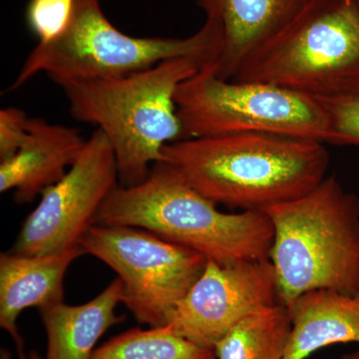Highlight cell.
<instances>
[{
	"mask_svg": "<svg viewBox=\"0 0 359 359\" xmlns=\"http://www.w3.org/2000/svg\"><path fill=\"white\" fill-rule=\"evenodd\" d=\"M341 359H359V349L354 351V353L346 354V355L342 356Z\"/></svg>",
	"mask_w": 359,
	"mask_h": 359,
	"instance_id": "obj_22",
	"label": "cell"
},
{
	"mask_svg": "<svg viewBox=\"0 0 359 359\" xmlns=\"http://www.w3.org/2000/svg\"><path fill=\"white\" fill-rule=\"evenodd\" d=\"M231 80L276 85L311 97L358 83L359 0H306Z\"/></svg>",
	"mask_w": 359,
	"mask_h": 359,
	"instance_id": "obj_6",
	"label": "cell"
},
{
	"mask_svg": "<svg viewBox=\"0 0 359 359\" xmlns=\"http://www.w3.org/2000/svg\"><path fill=\"white\" fill-rule=\"evenodd\" d=\"M221 46V29L212 21L205 20L186 39L130 36L106 18L100 0H74L65 32L33 48L8 91L21 88L40 73L63 87L131 74L174 58L196 59L205 67L216 63Z\"/></svg>",
	"mask_w": 359,
	"mask_h": 359,
	"instance_id": "obj_5",
	"label": "cell"
},
{
	"mask_svg": "<svg viewBox=\"0 0 359 359\" xmlns=\"http://www.w3.org/2000/svg\"><path fill=\"white\" fill-rule=\"evenodd\" d=\"M292 320L287 306H264L238 323L215 347L218 359H283Z\"/></svg>",
	"mask_w": 359,
	"mask_h": 359,
	"instance_id": "obj_16",
	"label": "cell"
},
{
	"mask_svg": "<svg viewBox=\"0 0 359 359\" xmlns=\"http://www.w3.org/2000/svg\"><path fill=\"white\" fill-rule=\"evenodd\" d=\"M266 212L273 228L269 261L280 304L289 306L309 290L358 292L359 197L334 175Z\"/></svg>",
	"mask_w": 359,
	"mask_h": 359,
	"instance_id": "obj_4",
	"label": "cell"
},
{
	"mask_svg": "<svg viewBox=\"0 0 359 359\" xmlns=\"http://www.w3.org/2000/svg\"><path fill=\"white\" fill-rule=\"evenodd\" d=\"M87 252L78 245L63 252L25 256L0 255V327L11 335L16 351H25L18 320L26 309H42L63 302L68 269Z\"/></svg>",
	"mask_w": 359,
	"mask_h": 359,
	"instance_id": "obj_13",
	"label": "cell"
},
{
	"mask_svg": "<svg viewBox=\"0 0 359 359\" xmlns=\"http://www.w3.org/2000/svg\"><path fill=\"white\" fill-rule=\"evenodd\" d=\"M207 20L219 26L222 46L214 68L231 80L252 52L278 34L306 0H196Z\"/></svg>",
	"mask_w": 359,
	"mask_h": 359,
	"instance_id": "obj_12",
	"label": "cell"
},
{
	"mask_svg": "<svg viewBox=\"0 0 359 359\" xmlns=\"http://www.w3.org/2000/svg\"><path fill=\"white\" fill-rule=\"evenodd\" d=\"M122 304V283L115 278L95 299L69 306L65 302L40 309L47 337L43 359H91L98 340L125 316L116 313Z\"/></svg>",
	"mask_w": 359,
	"mask_h": 359,
	"instance_id": "obj_15",
	"label": "cell"
},
{
	"mask_svg": "<svg viewBox=\"0 0 359 359\" xmlns=\"http://www.w3.org/2000/svg\"><path fill=\"white\" fill-rule=\"evenodd\" d=\"M30 117L18 107L0 111V163L13 158L20 151L28 134Z\"/></svg>",
	"mask_w": 359,
	"mask_h": 359,
	"instance_id": "obj_20",
	"label": "cell"
},
{
	"mask_svg": "<svg viewBox=\"0 0 359 359\" xmlns=\"http://www.w3.org/2000/svg\"><path fill=\"white\" fill-rule=\"evenodd\" d=\"M91 359H218L169 327L130 328L97 347Z\"/></svg>",
	"mask_w": 359,
	"mask_h": 359,
	"instance_id": "obj_17",
	"label": "cell"
},
{
	"mask_svg": "<svg viewBox=\"0 0 359 359\" xmlns=\"http://www.w3.org/2000/svg\"><path fill=\"white\" fill-rule=\"evenodd\" d=\"M203 68L193 58H174L122 76L82 80L61 87L70 115L95 125L109 140L119 184L137 185L162 161L167 144L181 140L175 95Z\"/></svg>",
	"mask_w": 359,
	"mask_h": 359,
	"instance_id": "obj_3",
	"label": "cell"
},
{
	"mask_svg": "<svg viewBox=\"0 0 359 359\" xmlns=\"http://www.w3.org/2000/svg\"><path fill=\"white\" fill-rule=\"evenodd\" d=\"M79 245L115 271L122 283V304L149 327H167L209 261L135 226L93 224Z\"/></svg>",
	"mask_w": 359,
	"mask_h": 359,
	"instance_id": "obj_8",
	"label": "cell"
},
{
	"mask_svg": "<svg viewBox=\"0 0 359 359\" xmlns=\"http://www.w3.org/2000/svg\"><path fill=\"white\" fill-rule=\"evenodd\" d=\"M117 185L114 151L105 134L96 129L65 176L40 195L39 205L23 222L11 252L44 256L79 245Z\"/></svg>",
	"mask_w": 359,
	"mask_h": 359,
	"instance_id": "obj_9",
	"label": "cell"
},
{
	"mask_svg": "<svg viewBox=\"0 0 359 359\" xmlns=\"http://www.w3.org/2000/svg\"><path fill=\"white\" fill-rule=\"evenodd\" d=\"M287 309L292 330L283 359H306L334 344H359V290H309Z\"/></svg>",
	"mask_w": 359,
	"mask_h": 359,
	"instance_id": "obj_14",
	"label": "cell"
},
{
	"mask_svg": "<svg viewBox=\"0 0 359 359\" xmlns=\"http://www.w3.org/2000/svg\"><path fill=\"white\" fill-rule=\"evenodd\" d=\"M313 98L327 115L330 144L359 147V82L337 93Z\"/></svg>",
	"mask_w": 359,
	"mask_h": 359,
	"instance_id": "obj_18",
	"label": "cell"
},
{
	"mask_svg": "<svg viewBox=\"0 0 359 359\" xmlns=\"http://www.w3.org/2000/svg\"><path fill=\"white\" fill-rule=\"evenodd\" d=\"M182 139L228 135H282L330 143L320 103L306 94L263 82H238L205 66L185 80L175 95Z\"/></svg>",
	"mask_w": 359,
	"mask_h": 359,
	"instance_id": "obj_7",
	"label": "cell"
},
{
	"mask_svg": "<svg viewBox=\"0 0 359 359\" xmlns=\"http://www.w3.org/2000/svg\"><path fill=\"white\" fill-rule=\"evenodd\" d=\"M0 359H14L13 354H11V351L6 348H1V351H0ZM18 359H43L41 356L39 355V353L37 351H32L28 353H25V351H18Z\"/></svg>",
	"mask_w": 359,
	"mask_h": 359,
	"instance_id": "obj_21",
	"label": "cell"
},
{
	"mask_svg": "<svg viewBox=\"0 0 359 359\" xmlns=\"http://www.w3.org/2000/svg\"><path fill=\"white\" fill-rule=\"evenodd\" d=\"M94 224L144 229L219 264L269 259L273 241L266 212L219 211L165 161L155 163L141 183L116 186Z\"/></svg>",
	"mask_w": 359,
	"mask_h": 359,
	"instance_id": "obj_2",
	"label": "cell"
},
{
	"mask_svg": "<svg viewBox=\"0 0 359 359\" xmlns=\"http://www.w3.org/2000/svg\"><path fill=\"white\" fill-rule=\"evenodd\" d=\"M86 144L79 130L30 118L22 147L0 163V192L13 191L15 202L32 203L60 181L76 162Z\"/></svg>",
	"mask_w": 359,
	"mask_h": 359,
	"instance_id": "obj_11",
	"label": "cell"
},
{
	"mask_svg": "<svg viewBox=\"0 0 359 359\" xmlns=\"http://www.w3.org/2000/svg\"><path fill=\"white\" fill-rule=\"evenodd\" d=\"M74 0H29L26 22L30 32L45 43L56 39L67 27Z\"/></svg>",
	"mask_w": 359,
	"mask_h": 359,
	"instance_id": "obj_19",
	"label": "cell"
},
{
	"mask_svg": "<svg viewBox=\"0 0 359 359\" xmlns=\"http://www.w3.org/2000/svg\"><path fill=\"white\" fill-rule=\"evenodd\" d=\"M330 160L325 143L264 133L181 139L162 150V161L196 190L242 212H266L311 192Z\"/></svg>",
	"mask_w": 359,
	"mask_h": 359,
	"instance_id": "obj_1",
	"label": "cell"
},
{
	"mask_svg": "<svg viewBox=\"0 0 359 359\" xmlns=\"http://www.w3.org/2000/svg\"><path fill=\"white\" fill-rule=\"evenodd\" d=\"M278 302L275 269L269 259L231 264L209 259L204 273L175 309L167 327L215 351L248 316Z\"/></svg>",
	"mask_w": 359,
	"mask_h": 359,
	"instance_id": "obj_10",
	"label": "cell"
}]
</instances>
